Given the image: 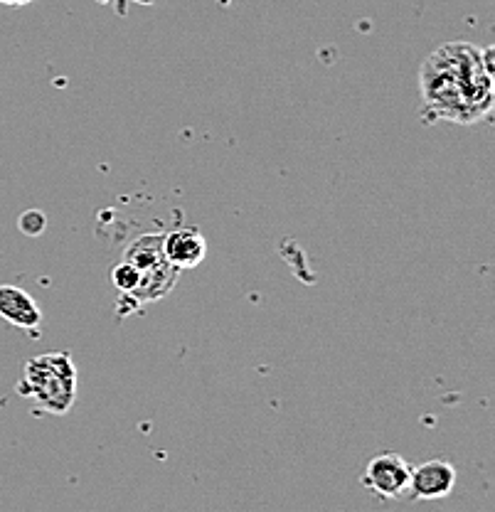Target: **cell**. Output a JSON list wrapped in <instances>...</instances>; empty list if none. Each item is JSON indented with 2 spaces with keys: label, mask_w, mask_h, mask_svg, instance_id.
<instances>
[{
  "label": "cell",
  "mask_w": 495,
  "mask_h": 512,
  "mask_svg": "<svg viewBox=\"0 0 495 512\" xmlns=\"http://www.w3.org/2000/svg\"><path fill=\"white\" fill-rule=\"evenodd\" d=\"M124 261H129L131 266H136L138 271H146L151 266L161 264L163 259V234H143V237H136L126 247Z\"/></svg>",
  "instance_id": "52a82bcc"
},
{
  "label": "cell",
  "mask_w": 495,
  "mask_h": 512,
  "mask_svg": "<svg viewBox=\"0 0 495 512\" xmlns=\"http://www.w3.org/2000/svg\"><path fill=\"white\" fill-rule=\"evenodd\" d=\"M493 47L471 42H446L424 60L419 89L424 119L449 124H478L493 111Z\"/></svg>",
  "instance_id": "6da1fadb"
},
{
  "label": "cell",
  "mask_w": 495,
  "mask_h": 512,
  "mask_svg": "<svg viewBox=\"0 0 495 512\" xmlns=\"http://www.w3.org/2000/svg\"><path fill=\"white\" fill-rule=\"evenodd\" d=\"M412 466L399 453H377L363 473V488L382 500H397L409 493Z\"/></svg>",
  "instance_id": "3957f363"
},
{
  "label": "cell",
  "mask_w": 495,
  "mask_h": 512,
  "mask_svg": "<svg viewBox=\"0 0 495 512\" xmlns=\"http://www.w3.org/2000/svg\"><path fill=\"white\" fill-rule=\"evenodd\" d=\"M18 394L33 399L37 409L55 416L69 414L79 394V372L69 352L30 357L18 380Z\"/></svg>",
  "instance_id": "7a4b0ae2"
},
{
  "label": "cell",
  "mask_w": 495,
  "mask_h": 512,
  "mask_svg": "<svg viewBox=\"0 0 495 512\" xmlns=\"http://www.w3.org/2000/svg\"><path fill=\"white\" fill-rule=\"evenodd\" d=\"M0 318H3L5 323L30 333L33 338L40 335L42 320H45L40 306L35 303V298L30 296L25 288L10 284L0 286Z\"/></svg>",
  "instance_id": "5b68a950"
},
{
  "label": "cell",
  "mask_w": 495,
  "mask_h": 512,
  "mask_svg": "<svg viewBox=\"0 0 495 512\" xmlns=\"http://www.w3.org/2000/svg\"><path fill=\"white\" fill-rule=\"evenodd\" d=\"M456 485V468L449 461H427L412 468L409 493L417 500H441L451 495Z\"/></svg>",
  "instance_id": "8992f818"
},
{
  "label": "cell",
  "mask_w": 495,
  "mask_h": 512,
  "mask_svg": "<svg viewBox=\"0 0 495 512\" xmlns=\"http://www.w3.org/2000/svg\"><path fill=\"white\" fill-rule=\"evenodd\" d=\"M207 242L200 229L195 227H178L163 234V259L173 269L185 271L195 269L205 261Z\"/></svg>",
  "instance_id": "277c9868"
},
{
  "label": "cell",
  "mask_w": 495,
  "mask_h": 512,
  "mask_svg": "<svg viewBox=\"0 0 495 512\" xmlns=\"http://www.w3.org/2000/svg\"><path fill=\"white\" fill-rule=\"evenodd\" d=\"M18 227H20V232H25L28 237H37V234L45 232L47 217L42 215L40 210H28V212H23V215H20Z\"/></svg>",
  "instance_id": "9c48e42d"
},
{
  "label": "cell",
  "mask_w": 495,
  "mask_h": 512,
  "mask_svg": "<svg viewBox=\"0 0 495 512\" xmlns=\"http://www.w3.org/2000/svg\"><path fill=\"white\" fill-rule=\"evenodd\" d=\"M111 284L119 291V296H131L138 284H141V271L136 266H131L129 261L121 259V264H116L111 269Z\"/></svg>",
  "instance_id": "ba28073f"
},
{
  "label": "cell",
  "mask_w": 495,
  "mask_h": 512,
  "mask_svg": "<svg viewBox=\"0 0 495 512\" xmlns=\"http://www.w3.org/2000/svg\"><path fill=\"white\" fill-rule=\"evenodd\" d=\"M33 0H0V5H13V8H20V5H30Z\"/></svg>",
  "instance_id": "30bf717a"
}]
</instances>
